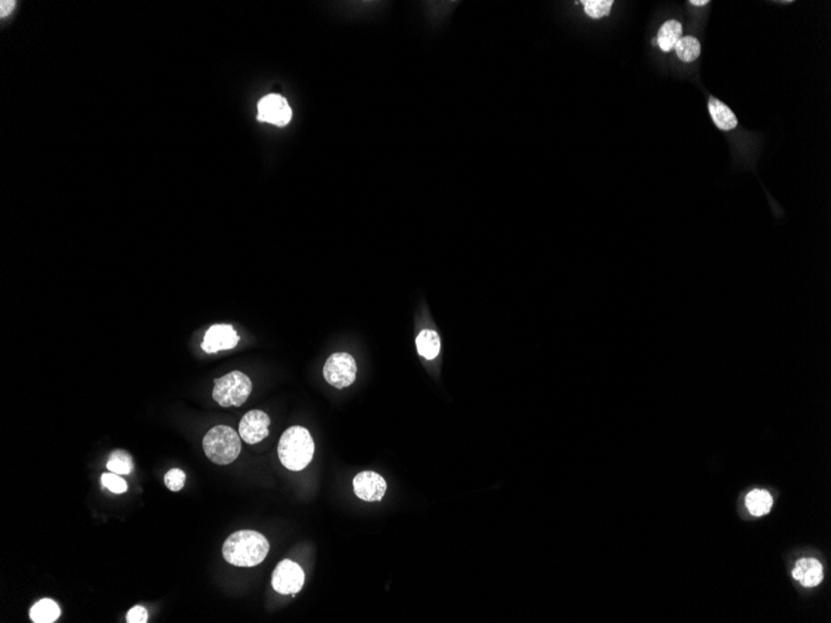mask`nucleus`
I'll list each match as a JSON object with an SVG mask.
<instances>
[{"label": "nucleus", "instance_id": "nucleus-4", "mask_svg": "<svg viewBox=\"0 0 831 623\" xmlns=\"http://www.w3.org/2000/svg\"><path fill=\"white\" fill-rule=\"evenodd\" d=\"M252 392L251 378L239 371L230 372L214 381L213 398L222 407H239Z\"/></svg>", "mask_w": 831, "mask_h": 623}, {"label": "nucleus", "instance_id": "nucleus-16", "mask_svg": "<svg viewBox=\"0 0 831 623\" xmlns=\"http://www.w3.org/2000/svg\"><path fill=\"white\" fill-rule=\"evenodd\" d=\"M745 505L750 510V514L762 516V515L769 513L771 505H773V497L766 490L755 489L745 497Z\"/></svg>", "mask_w": 831, "mask_h": 623}, {"label": "nucleus", "instance_id": "nucleus-21", "mask_svg": "<svg viewBox=\"0 0 831 623\" xmlns=\"http://www.w3.org/2000/svg\"><path fill=\"white\" fill-rule=\"evenodd\" d=\"M185 483H186V474L183 470L171 469L164 476V484L172 492H180L182 488L185 487Z\"/></svg>", "mask_w": 831, "mask_h": 623}, {"label": "nucleus", "instance_id": "nucleus-6", "mask_svg": "<svg viewBox=\"0 0 831 623\" xmlns=\"http://www.w3.org/2000/svg\"><path fill=\"white\" fill-rule=\"evenodd\" d=\"M305 582V574L294 561L283 560L273 571L272 586L281 595H296Z\"/></svg>", "mask_w": 831, "mask_h": 623}, {"label": "nucleus", "instance_id": "nucleus-20", "mask_svg": "<svg viewBox=\"0 0 831 623\" xmlns=\"http://www.w3.org/2000/svg\"><path fill=\"white\" fill-rule=\"evenodd\" d=\"M101 481L105 488H107L115 494H122L127 490V483L116 473H104L101 476Z\"/></svg>", "mask_w": 831, "mask_h": 623}, {"label": "nucleus", "instance_id": "nucleus-12", "mask_svg": "<svg viewBox=\"0 0 831 623\" xmlns=\"http://www.w3.org/2000/svg\"><path fill=\"white\" fill-rule=\"evenodd\" d=\"M708 109H710L712 120L719 130L731 131L738 125L737 117L733 114L732 109H729L727 105L721 102L719 100L712 98L710 100V104H708Z\"/></svg>", "mask_w": 831, "mask_h": 623}, {"label": "nucleus", "instance_id": "nucleus-5", "mask_svg": "<svg viewBox=\"0 0 831 623\" xmlns=\"http://www.w3.org/2000/svg\"><path fill=\"white\" fill-rule=\"evenodd\" d=\"M355 360L346 352H336L330 356L324 366V378L328 384L338 389L351 386L356 378Z\"/></svg>", "mask_w": 831, "mask_h": 623}, {"label": "nucleus", "instance_id": "nucleus-1", "mask_svg": "<svg viewBox=\"0 0 831 623\" xmlns=\"http://www.w3.org/2000/svg\"><path fill=\"white\" fill-rule=\"evenodd\" d=\"M222 552L225 561L230 565L238 568H253L267 558L269 542L258 531H237L225 540Z\"/></svg>", "mask_w": 831, "mask_h": 623}, {"label": "nucleus", "instance_id": "nucleus-3", "mask_svg": "<svg viewBox=\"0 0 831 623\" xmlns=\"http://www.w3.org/2000/svg\"><path fill=\"white\" fill-rule=\"evenodd\" d=\"M203 449L215 464H230L241 453V436L230 427H214L204 436Z\"/></svg>", "mask_w": 831, "mask_h": 623}, {"label": "nucleus", "instance_id": "nucleus-14", "mask_svg": "<svg viewBox=\"0 0 831 623\" xmlns=\"http://www.w3.org/2000/svg\"><path fill=\"white\" fill-rule=\"evenodd\" d=\"M29 616L35 623H53L60 617V607L53 600L44 598L30 608Z\"/></svg>", "mask_w": 831, "mask_h": 623}, {"label": "nucleus", "instance_id": "nucleus-19", "mask_svg": "<svg viewBox=\"0 0 831 623\" xmlns=\"http://www.w3.org/2000/svg\"><path fill=\"white\" fill-rule=\"evenodd\" d=\"M584 4V9L585 13L590 18L594 19H600L602 17L609 15V13L613 8V0H586L583 1Z\"/></svg>", "mask_w": 831, "mask_h": 623}, {"label": "nucleus", "instance_id": "nucleus-2", "mask_svg": "<svg viewBox=\"0 0 831 623\" xmlns=\"http://www.w3.org/2000/svg\"><path fill=\"white\" fill-rule=\"evenodd\" d=\"M315 452V444L307 428L290 427L280 438L278 455L281 464L293 471L305 469L310 464Z\"/></svg>", "mask_w": 831, "mask_h": 623}, {"label": "nucleus", "instance_id": "nucleus-7", "mask_svg": "<svg viewBox=\"0 0 831 623\" xmlns=\"http://www.w3.org/2000/svg\"><path fill=\"white\" fill-rule=\"evenodd\" d=\"M291 109L288 101L277 93L262 98L258 104V121L274 126L284 127L291 120Z\"/></svg>", "mask_w": 831, "mask_h": 623}, {"label": "nucleus", "instance_id": "nucleus-17", "mask_svg": "<svg viewBox=\"0 0 831 623\" xmlns=\"http://www.w3.org/2000/svg\"><path fill=\"white\" fill-rule=\"evenodd\" d=\"M676 54L684 62H693L700 54V41L693 36H682L674 46Z\"/></svg>", "mask_w": 831, "mask_h": 623}, {"label": "nucleus", "instance_id": "nucleus-13", "mask_svg": "<svg viewBox=\"0 0 831 623\" xmlns=\"http://www.w3.org/2000/svg\"><path fill=\"white\" fill-rule=\"evenodd\" d=\"M682 34H684L682 24H679L676 20L666 22L662 25L658 35H657V45L661 48L662 51L670 53L674 49L678 40L682 38Z\"/></svg>", "mask_w": 831, "mask_h": 623}, {"label": "nucleus", "instance_id": "nucleus-18", "mask_svg": "<svg viewBox=\"0 0 831 623\" xmlns=\"http://www.w3.org/2000/svg\"><path fill=\"white\" fill-rule=\"evenodd\" d=\"M107 469L119 476L130 474L133 469V460L131 455L125 450H115L109 454L107 460Z\"/></svg>", "mask_w": 831, "mask_h": 623}, {"label": "nucleus", "instance_id": "nucleus-9", "mask_svg": "<svg viewBox=\"0 0 831 623\" xmlns=\"http://www.w3.org/2000/svg\"><path fill=\"white\" fill-rule=\"evenodd\" d=\"M270 424L269 415L262 410H249L241 418L239 424V436L248 444L262 442L268 437V427Z\"/></svg>", "mask_w": 831, "mask_h": 623}, {"label": "nucleus", "instance_id": "nucleus-11", "mask_svg": "<svg viewBox=\"0 0 831 623\" xmlns=\"http://www.w3.org/2000/svg\"><path fill=\"white\" fill-rule=\"evenodd\" d=\"M793 577L804 587H815L824 579V569L815 558H800L793 569Z\"/></svg>", "mask_w": 831, "mask_h": 623}, {"label": "nucleus", "instance_id": "nucleus-23", "mask_svg": "<svg viewBox=\"0 0 831 623\" xmlns=\"http://www.w3.org/2000/svg\"><path fill=\"white\" fill-rule=\"evenodd\" d=\"M15 4H17L15 1H6V0H1V1H0V14H1V17L4 18L6 17V15H9L11 11H14Z\"/></svg>", "mask_w": 831, "mask_h": 623}, {"label": "nucleus", "instance_id": "nucleus-15", "mask_svg": "<svg viewBox=\"0 0 831 623\" xmlns=\"http://www.w3.org/2000/svg\"><path fill=\"white\" fill-rule=\"evenodd\" d=\"M416 344L418 354L427 360L436 359L441 350V340L433 330H423L416 340Z\"/></svg>", "mask_w": 831, "mask_h": 623}, {"label": "nucleus", "instance_id": "nucleus-10", "mask_svg": "<svg viewBox=\"0 0 831 623\" xmlns=\"http://www.w3.org/2000/svg\"><path fill=\"white\" fill-rule=\"evenodd\" d=\"M387 489L386 481L375 471H361L354 479V490L365 502H378Z\"/></svg>", "mask_w": 831, "mask_h": 623}, {"label": "nucleus", "instance_id": "nucleus-8", "mask_svg": "<svg viewBox=\"0 0 831 623\" xmlns=\"http://www.w3.org/2000/svg\"><path fill=\"white\" fill-rule=\"evenodd\" d=\"M239 336L232 325L218 323L208 328L202 342V350L207 354H217L219 351L234 349L239 342Z\"/></svg>", "mask_w": 831, "mask_h": 623}, {"label": "nucleus", "instance_id": "nucleus-24", "mask_svg": "<svg viewBox=\"0 0 831 623\" xmlns=\"http://www.w3.org/2000/svg\"><path fill=\"white\" fill-rule=\"evenodd\" d=\"M708 3H710L708 0H691V1H689V4H692V6H707Z\"/></svg>", "mask_w": 831, "mask_h": 623}, {"label": "nucleus", "instance_id": "nucleus-22", "mask_svg": "<svg viewBox=\"0 0 831 623\" xmlns=\"http://www.w3.org/2000/svg\"><path fill=\"white\" fill-rule=\"evenodd\" d=\"M147 619V610L142 606L132 607L127 613V622L128 623H146Z\"/></svg>", "mask_w": 831, "mask_h": 623}]
</instances>
